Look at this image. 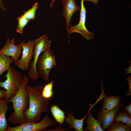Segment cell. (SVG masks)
I'll use <instances>...</instances> for the list:
<instances>
[{
    "mask_svg": "<svg viewBox=\"0 0 131 131\" xmlns=\"http://www.w3.org/2000/svg\"><path fill=\"white\" fill-rule=\"evenodd\" d=\"M43 87L37 85L33 87L27 84L26 89L29 96V104L27 110L24 114L25 123H35L40 119L41 114L50 112L48 106L49 100L44 98L42 93Z\"/></svg>",
    "mask_w": 131,
    "mask_h": 131,
    "instance_id": "6da1fadb",
    "label": "cell"
},
{
    "mask_svg": "<svg viewBox=\"0 0 131 131\" xmlns=\"http://www.w3.org/2000/svg\"><path fill=\"white\" fill-rule=\"evenodd\" d=\"M29 78L26 75L23 76L22 83L17 93L13 97L8 101L12 104L14 111L10 115L8 120L15 124L25 123L24 114L28 108L29 96L26 89Z\"/></svg>",
    "mask_w": 131,
    "mask_h": 131,
    "instance_id": "7a4b0ae2",
    "label": "cell"
},
{
    "mask_svg": "<svg viewBox=\"0 0 131 131\" xmlns=\"http://www.w3.org/2000/svg\"><path fill=\"white\" fill-rule=\"evenodd\" d=\"M5 77L6 79L4 81H0V87L6 90V96L5 99L8 101L17 91L22 81L23 76L21 73L10 66Z\"/></svg>",
    "mask_w": 131,
    "mask_h": 131,
    "instance_id": "3957f363",
    "label": "cell"
},
{
    "mask_svg": "<svg viewBox=\"0 0 131 131\" xmlns=\"http://www.w3.org/2000/svg\"><path fill=\"white\" fill-rule=\"evenodd\" d=\"M34 42L33 60L30 63L28 77L35 81L38 79L40 76L36 68L38 59L42 52L46 49L49 48L51 41L49 40L47 34H45L36 39Z\"/></svg>",
    "mask_w": 131,
    "mask_h": 131,
    "instance_id": "277c9868",
    "label": "cell"
},
{
    "mask_svg": "<svg viewBox=\"0 0 131 131\" xmlns=\"http://www.w3.org/2000/svg\"><path fill=\"white\" fill-rule=\"evenodd\" d=\"M56 57L49 48L45 49L39 57L37 62L40 76L45 82L48 80L51 70L56 66Z\"/></svg>",
    "mask_w": 131,
    "mask_h": 131,
    "instance_id": "5b68a950",
    "label": "cell"
},
{
    "mask_svg": "<svg viewBox=\"0 0 131 131\" xmlns=\"http://www.w3.org/2000/svg\"><path fill=\"white\" fill-rule=\"evenodd\" d=\"M56 125L55 122L47 114L39 122L25 123L15 127L8 126L6 131H44L48 127Z\"/></svg>",
    "mask_w": 131,
    "mask_h": 131,
    "instance_id": "8992f818",
    "label": "cell"
},
{
    "mask_svg": "<svg viewBox=\"0 0 131 131\" xmlns=\"http://www.w3.org/2000/svg\"><path fill=\"white\" fill-rule=\"evenodd\" d=\"M34 43L33 40L29 41L26 43H20L23 49L22 56L15 63V65L22 70L28 71L29 69L30 61L33 59L34 54Z\"/></svg>",
    "mask_w": 131,
    "mask_h": 131,
    "instance_id": "52a82bcc",
    "label": "cell"
},
{
    "mask_svg": "<svg viewBox=\"0 0 131 131\" xmlns=\"http://www.w3.org/2000/svg\"><path fill=\"white\" fill-rule=\"evenodd\" d=\"M83 0H81L80 19L79 23L77 25L69 27V33H76L81 34L82 38H86L87 40L93 39L94 34L89 32L85 26L86 17V8L84 7Z\"/></svg>",
    "mask_w": 131,
    "mask_h": 131,
    "instance_id": "ba28073f",
    "label": "cell"
},
{
    "mask_svg": "<svg viewBox=\"0 0 131 131\" xmlns=\"http://www.w3.org/2000/svg\"><path fill=\"white\" fill-rule=\"evenodd\" d=\"M123 107L122 103L120 102L118 106L112 110L106 111L102 109L97 113L98 119L100 121L104 131L111 124L116 116Z\"/></svg>",
    "mask_w": 131,
    "mask_h": 131,
    "instance_id": "9c48e42d",
    "label": "cell"
},
{
    "mask_svg": "<svg viewBox=\"0 0 131 131\" xmlns=\"http://www.w3.org/2000/svg\"><path fill=\"white\" fill-rule=\"evenodd\" d=\"M15 42L14 38L11 41L9 38H8L5 44L0 50V54L11 57L14 59L15 63L19 59V57L22 53V48L19 44L15 45Z\"/></svg>",
    "mask_w": 131,
    "mask_h": 131,
    "instance_id": "30bf717a",
    "label": "cell"
},
{
    "mask_svg": "<svg viewBox=\"0 0 131 131\" xmlns=\"http://www.w3.org/2000/svg\"><path fill=\"white\" fill-rule=\"evenodd\" d=\"M61 3L63 6V12L62 15L66 20V29L68 34L69 36V25L71 23V18L75 12L80 9V7L77 5L74 0H62Z\"/></svg>",
    "mask_w": 131,
    "mask_h": 131,
    "instance_id": "8fae6325",
    "label": "cell"
},
{
    "mask_svg": "<svg viewBox=\"0 0 131 131\" xmlns=\"http://www.w3.org/2000/svg\"><path fill=\"white\" fill-rule=\"evenodd\" d=\"M89 112V111L82 118L78 119L74 118V112L72 109L71 112L67 111L64 121L67 124H70V126L68 127L69 129L73 128L75 131H83V122L85 119Z\"/></svg>",
    "mask_w": 131,
    "mask_h": 131,
    "instance_id": "7c38bea8",
    "label": "cell"
},
{
    "mask_svg": "<svg viewBox=\"0 0 131 131\" xmlns=\"http://www.w3.org/2000/svg\"><path fill=\"white\" fill-rule=\"evenodd\" d=\"M9 102L5 99L0 101V131H6L8 126L6 115L10 108L8 106Z\"/></svg>",
    "mask_w": 131,
    "mask_h": 131,
    "instance_id": "4fadbf2b",
    "label": "cell"
},
{
    "mask_svg": "<svg viewBox=\"0 0 131 131\" xmlns=\"http://www.w3.org/2000/svg\"><path fill=\"white\" fill-rule=\"evenodd\" d=\"M102 99L103 101L102 109L106 111H111L114 109L119 104L121 97L115 96H106Z\"/></svg>",
    "mask_w": 131,
    "mask_h": 131,
    "instance_id": "5bb4252c",
    "label": "cell"
},
{
    "mask_svg": "<svg viewBox=\"0 0 131 131\" xmlns=\"http://www.w3.org/2000/svg\"><path fill=\"white\" fill-rule=\"evenodd\" d=\"M86 123L87 127L84 129L85 131H104L100 122L98 119H95L92 112H89L87 115Z\"/></svg>",
    "mask_w": 131,
    "mask_h": 131,
    "instance_id": "9a60e30c",
    "label": "cell"
},
{
    "mask_svg": "<svg viewBox=\"0 0 131 131\" xmlns=\"http://www.w3.org/2000/svg\"><path fill=\"white\" fill-rule=\"evenodd\" d=\"M14 61V59L12 57L0 54V76L3 72L7 71Z\"/></svg>",
    "mask_w": 131,
    "mask_h": 131,
    "instance_id": "2e32d148",
    "label": "cell"
},
{
    "mask_svg": "<svg viewBox=\"0 0 131 131\" xmlns=\"http://www.w3.org/2000/svg\"><path fill=\"white\" fill-rule=\"evenodd\" d=\"M50 111L56 121L60 124H62L64 121L65 112L55 105H52Z\"/></svg>",
    "mask_w": 131,
    "mask_h": 131,
    "instance_id": "e0dca14e",
    "label": "cell"
},
{
    "mask_svg": "<svg viewBox=\"0 0 131 131\" xmlns=\"http://www.w3.org/2000/svg\"><path fill=\"white\" fill-rule=\"evenodd\" d=\"M114 121L121 122L122 123L131 126V117L126 110L122 109L115 117Z\"/></svg>",
    "mask_w": 131,
    "mask_h": 131,
    "instance_id": "ac0fdd59",
    "label": "cell"
},
{
    "mask_svg": "<svg viewBox=\"0 0 131 131\" xmlns=\"http://www.w3.org/2000/svg\"><path fill=\"white\" fill-rule=\"evenodd\" d=\"M107 129V131H131V126L124 125L120 122L114 121Z\"/></svg>",
    "mask_w": 131,
    "mask_h": 131,
    "instance_id": "d6986e66",
    "label": "cell"
},
{
    "mask_svg": "<svg viewBox=\"0 0 131 131\" xmlns=\"http://www.w3.org/2000/svg\"><path fill=\"white\" fill-rule=\"evenodd\" d=\"M53 81L46 84L43 87L42 93V96L49 100H51L54 94L53 90Z\"/></svg>",
    "mask_w": 131,
    "mask_h": 131,
    "instance_id": "ffe728a7",
    "label": "cell"
},
{
    "mask_svg": "<svg viewBox=\"0 0 131 131\" xmlns=\"http://www.w3.org/2000/svg\"><path fill=\"white\" fill-rule=\"evenodd\" d=\"M17 19L18 21V25L16 28V31L17 33L22 34L24 28L26 25L29 20L23 15L17 17Z\"/></svg>",
    "mask_w": 131,
    "mask_h": 131,
    "instance_id": "44dd1931",
    "label": "cell"
},
{
    "mask_svg": "<svg viewBox=\"0 0 131 131\" xmlns=\"http://www.w3.org/2000/svg\"><path fill=\"white\" fill-rule=\"evenodd\" d=\"M38 8V3L35 2L31 8L27 11L24 12L23 15L29 21L33 20L36 17L35 12Z\"/></svg>",
    "mask_w": 131,
    "mask_h": 131,
    "instance_id": "7402d4cb",
    "label": "cell"
},
{
    "mask_svg": "<svg viewBox=\"0 0 131 131\" xmlns=\"http://www.w3.org/2000/svg\"><path fill=\"white\" fill-rule=\"evenodd\" d=\"M126 81L129 84L128 90L126 92L125 94L127 96H131V76H129L127 77L126 79Z\"/></svg>",
    "mask_w": 131,
    "mask_h": 131,
    "instance_id": "603a6c76",
    "label": "cell"
},
{
    "mask_svg": "<svg viewBox=\"0 0 131 131\" xmlns=\"http://www.w3.org/2000/svg\"><path fill=\"white\" fill-rule=\"evenodd\" d=\"M6 96V91L5 89L0 90V101L5 99Z\"/></svg>",
    "mask_w": 131,
    "mask_h": 131,
    "instance_id": "cb8c5ba5",
    "label": "cell"
},
{
    "mask_svg": "<svg viewBox=\"0 0 131 131\" xmlns=\"http://www.w3.org/2000/svg\"><path fill=\"white\" fill-rule=\"evenodd\" d=\"M67 131L68 130L65 129L60 126L58 127L56 126L54 129H46L45 131Z\"/></svg>",
    "mask_w": 131,
    "mask_h": 131,
    "instance_id": "d4e9b609",
    "label": "cell"
},
{
    "mask_svg": "<svg viewBox=\"0 0 131 131\" xmlns=\"http://www.w3.org/2000/svg\"><path fill=\"white\" fill-rule=\"evenodd\" d=\"M123 107L124 109L128 113L129 116L131 117V103L127 106L124 107Z\"/></svg>",
    "mask_w": 131,
    "mask_h": 131,
    "instance_id": "484cf974",
    "label": "cell"
},
{
    "mask_svg": "<svg viewBox=\"0 0 131 131\" xmlns=\"http://www.w3.org/2000/svg\"><path fill=\"white\" fill-rule=\"evenodd\" d=\"M127 63H130V66L128 68H125L123 70H126V71L125 72V75L127 74H129L131 73V61H127Z\"/></svg>",
    "mask_w": 131,
    "mask_h": 131,
    "instance_id": "4316f807",
    "label": "cell"
},
{
    "mask_svg": "<svg viewBox=\"0 0 131 131\" xmlns=\"http://www.w3.org/2000/svg\"><path fill=\"white\" fill-rule=\"evenodd\" d=\"M84 1H90L92 2L93 3L95 4V5L98 6V0H83Z\"/></svg>",
    "mask_w": 131,
    "mask_h": 131,
    "instance_id": "83f0119b",
    "label": "cell"
},
{
    "mask_svg": "<svg viewBox=\"0 0 131 131\" xmlns=\"http://www.w3.org/2000/svg\"><path fill=\"white\" fill-rule=\"evenodd\" d=\"M0 7L4 11L6 10V9L4 8L2 5V0H0Z\"/></svg>",
    "mask_w": 131,
    "mask_h": 131,
    "instance_id": "f1b7e54d",
    "label": "cell"
},
{
    "mask_svg": "<svg viewBox=\"0 0 131 131\" xmlns=\"http://www.w3.org/2000/svg\"><path fill=\"white\" fill-rule=\"evenodd\" d=\"M55 0H52V1L49 6V7L50 8H52L53 7V4L55 2Z\"/></svg>",
    "mask_w": 131,
    "mask_h": 131,
    "instance_id": "f546056e",
    "label": "cell"
},
{
    "mask_svg": "<svg viewBox=\"0 0 131 131\" xmlns=\"http://www.w3.org/2000/svg\"></svg>",
    "mask_w": 131,
    "mask_h": 131,
    "instance_id": "4dcf8cb0",
    "label": "cell"
}]
</instances>
